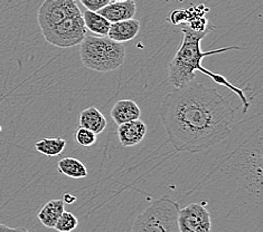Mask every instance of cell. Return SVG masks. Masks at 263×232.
<instances>
[{
	"label": "cell",
	"instance_id": "obj_1",
	"mask_svg": "<svg viewBox=\"0 0 263 232\" xmlns=\"http://www.w3.org/2000/svg\"><path fill=\"white\" fill-rule=\"evenodd\" d=\"M160 117L168 142L177 152L198 153L231 134L235 110L216 90L194 79L167 94Z\"/></svg>",
	"mask_w": 263,
	"mask_h": 232
},
{
	"label": "cell",
	"instance_id": "obj_2",
	"mask_svg": "<svg viewBox=\"0 0 263 232\" xmlns=\"http://www.w3.org/2000/svg\"><path fill=\"white\" fill-rule=\"evenodd\" d=\"M181 31H183L184 34L183 41H181L179 49L177 53L175 54L174 58L169 62L168 66L169 83H171L175 89H179V87H183L184 85L189 84L192 80L195 79V72L198 71L206 75V76L211 77L215 84L222 85L224 87H227L228 90L233 92L235 95L240 98V101L243 105V113L246 114L249 111L250 103L246 96V93H244V90L230 83L223 75L206 70L202 65V60L205 57H208V56L222 54L229 51H240V49H243V47L233 45L204 52L202 51L200 44H202V40L205 38L206 35H208L210 28L200 30L193 28L191 25H184V26L181 27Z\"/></svg>",
	"mask_w": 263,
	"mask_h": 232
},
{
	"label": "cell",
	"instance_id": "obj_3",
	"mask_svg": "<svg viewBox=\"0 0 263 232\" xmlns=\"http://www.w3.org/2000/svg\"><path fill=\"white\" fill-rule=\"evenodd\" d=\"M80 58L93 72L110 73L123 65L126 46L111 40L108 36L86 35L80 44Z\"/></svg>",
	"mask_w": 263,
	"mask_h": 232
},
{
	"label": "cell",
	"instance_id": "obj_4",
	"mask_svg": "<svg viewBox=\"0 0 263 232\" xmlns=\"http://www.w3.org/2000/svg\"><path fill=\"white\" fill-rule=\"evenodd\" d=\"M179 204L169 197H160L136 218L131 232H180Z\"/></svg>",
	"mask_w": 263,
	"mask_h": 232
},
{
	"label": "cell",
	"instance_id": "obj_5",
	"mask_svg": "<svg viewBox=\"0 0 263 232\" xmlns=\"http://www.w3.org/2000/svg\"><path fill=\"white\" fill-rule=\"evenodd\" d=\"M44 39L48 44L60 48H70L80 45L87 35L82 12L66 18L56 26L42 31Z\"/></svg>",
	"mask_w": 263,
	"mask_h": 232
},
{
	"label": "cell",
	"instance_id": "obj_6",
	"mask_svg": "<svg viewBox=\"0 0 263 232\" xmlns=\"http://www.w3.org/2000/svg\"><path fill=\"white\" fill-rule=\"evenodd\" d=\"M81 14L75 0H44L37 14L41 31L52 28L66 18Z\"/></svg>",
	"mask_w": 263,
	"mask_h": 232
},
{
	"label": "cell",
	"instance_id": "obj_7",
	"mask_svg": "<svg viewBox=\"0 0 263 232\" xmlns=\"http://www.w3.org/2000/svg\"><path fill=\"white\" fill-rule=\"evenodd\" d=\"M180 232H212L211 213L204 203H191L178 211Z\"/></svg>",
	"mask_w": 263,
	"mask_h": 232
},
{
	"label": "cell",
	"instance_id": "obj_8",
	"mask_svg": "<svg viewBox=\"0 0 263 232\" xmlns=\"http://www.w3.org/2000/svg\"><path fill=\"white\" fill-rule=\"evenodd\" d=\"M148 128L140 118L118 125V139L123 147H133L140 144L147 135Z\"/></svg>",
	"mask_w": 263,
	"mask_h": 232
},
{
	"label": "cell",
	"instance_id": "obj_9",
	"mask_svg": "<svg viewBox=\"0 0 263 232\" xmlns=\"http://www.w3.org/2000/svg\"><path fill=\"white\" fill-rule=\"evenodd\" d=\"M136 11L135 0H124V2H111L97 12L112 24L133 19Z\"/></svg>",
	"mask_w": 263,
	"mask_h": 232
},
{
	"label": "cell",
	"instance_id": "obj_10",
	"mask_svg": "<svg viewBox=\"0 0 263 232\" xmlns=\"http://www.w3.org/2000/svg\"><path fill=\"white\" fill-rule=\"evenodd\" d=\"M140 31V22L137 19H128L118 23H112L108 37L117 43H127L135 39Z\"/></svg>",
	"mask_w": 263,
	"mask_h": 232
},
{
	"label": "cell",
	"instance_id": "obj_11",
	"mask_svg": "<svg viewBox=\"0 0 263 232\" xmlns=\"http://www.w3.org/2000/svg\"><path fill=\"white\" fill-rule=\"evenodd\" d=\"M110 115L117 125L139 120L141 110L133 99H120L112 108Z\"/></svg>",
	"mask_w": 263,
	"mask_h": 232
},
{
	"label": "cell",
	"instance_id": "obj_12",
	"mask_svg": "<svg viewBox=\"0 0 263 232\" xmlns=\"http://www.w3.org/2000/svg\"><path fill=\"white\" fill-rule=\"evenodd\" d=\"M80 128H84L92 131L95 134H100L108 126L105 116L100 112L96 106H89L84 109L80 114L79 118Z\"/></svg>",
	"mask_w": 263,
	"mask_h": 232
},
{
	"label": "cell",
	"instance_id": "obj_13",
	"mask_svg": "<svg viewBox=\"0 0 263 232\" xmlns=\"http://www.w3.org/2000/svg\"><path fill=\"white\" fill-rule=\"evenodd\" d=\"M65 203L62 199H55L48 201L43 208L40 210L37 218L41 223L48 229H54V225L61 217L62 213L65 211Z\"/></svg>",
	"mask_w": 263,
	"mask_h": 232
},
{
	"label": "cell",
	"instance_id": "obj_14",
	"mask_svg": "<svg viewBox=\"0 0 263 232\" xmlns=\"http://www.w3.org/2000/svg\"><path fill=\"white\" fill-rule=\"evenodd\" d=\"M84 25L87 30L98 36H108L111 23L96 11L85 10L82 14Z\"/></svg>",
	"mask_w": 263,
	"mask_h": 232
},
{
	"label": "cell",
	"instance_id": "obj_15",
	"mask_svg": "<svg viewBox=\"0 0 263 232\" xmlns=\"http://www.w3.org/2000/svg\"><path fill=\"white\" fill-rule=\"evenodd\" d=\"M59 172L71 179H84L87 177V168L80 160L75 158H64L58 162Z\"/></svg>",
	"mask_w": 263,
	"mask_h": 232
},
{
	"label": "cell",
	"instance_id": "obj_16",
	"mask_svg": "<svg viewBox=\"0 0 263 232\" xmlns=\"http://www.w3.org/2000/svg\"><path fill=\"white\" fill-rule=\"evenodd\" d=\"M35 147L40 153L54 158L61 155L66 147V141L62 137H54V139H43L35 144Z\"/></svg>",
	"mask_w": 263,
	"mask_h": 232
},
{
	"label": "cell",
	"instance_id": "obj_17",
	"mask_svg": "<svg viewBox=\"0 0 263 232\" xmlns=\"http://www.w3.org/2000/svg\"><path fill=\"white\" fill-rule=\"evenodd\" d=\"M78 218L70 211H64L56 221L54 229L59 232H72L78 228Z\"/></svg>",
	"mask_w": 263,
	"mask_h": 232
},
{
	"label": "cell",
	"instance_id": "obj_18",
	"mask_svg": "<svg viewBox=\"0 0 263 232\" xmlns=\"http://www.w3.org/2000/svg\"><path fill=\"white\" fill-rule=\"evenodd\" d=\"M74 140L77 141V143L81 146L90 147L97 143V134H95L92 131L87 129L79 128L74 133Z\"/></svg>",
	"mask_w": 263,
	"mask_h": 232
},
{
	"label": "cell",
	"instance_id": "obj_19",
	"mask_svg": "<svg viewBox=\"0 0 263 232\" xmlns=\"http://www.w3.org/2000/svg\"><path fill=\"white\" fill-rule=\"evenodd\" d=\"M80 3L82 4L87 10L91 11H99L105 7L106 5L111 3V0H80Z\"/></svg>",
	"mask_w": 263,
	"mask_h": 232
},
{
	"label": "cell",
	"instance_id": "obj_20",
	"mask_svg": "<svg viewBox=\"0 0 263 232\" xmlns=\"http://www.w3.org/2000/svg\"><path fill=\"white\" fill-rule=\"evenodd\" d=\"M0 232H34V231H29L23 228H10L8 225L0 223Z\"/></svg>",
	"mask_w": 263,
	"mask_h": 232
},
{
	"label": "cell",
	"instance_id": "obj_21",
	"mask_svg": "<svg viewBox=\"0 0 263 232\" xmlns=\"http://www.w3.org/2000/svg\"><path fill=\"white\" fill-rule=\"evenodd\" d=\"M62 200H63V202L66 204H72L77 201V197L73 196V194H71V193H65Z\"/></svg>",
	"mask_w": 263,
	"mask_h": 232
},
{
	"label": "cell",
	"instance_id": "obj_22",
	"mask_svg": "<svg viewBox=\"0 0 263 232\" xmlns=\"http://www.w3.org/2000/svg\"><path fill=\"white\" fill-rule=\"evenodd\" d=\"M111 2H124V0H111Z\"/></svg>",
	"mask_w": 263,
	"mask_h": 232
}]
</instances>
